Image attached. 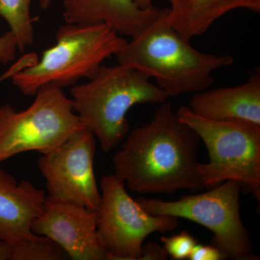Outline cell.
Returning a JSON list of instances; mask_svg holds the SVG:
<instances>
[{"instance_id": "6da1fadb", "label": "cell", "mask_w": 260, "mask_h": 260, "mask_svg": "<svg viewBox=\"0 0 260 260\" xmlns=\"http://www.w3.org/2000/svg\"><path fill=\"white\" fill-rule=\"evenodd\" d=\"M200 139L164 102L151 121L126 135L113 158L114 174L140 194H172L205 188L198 150Z\"/></svg>"}, {"instance_id": "7a4b0ae2", "label": "cell", "mask_w": 260, "mask_h": 260, "mask_svg": "<svg viewBox=\"0 0 260 260\" xmlns=\"http://www.w3.org/2000/svg\"><path fill=\"white\" fill-rule=\"evenodd\" d=\"M168 8L116 54L119 64L155 78L169 97L196 93L214 83L212 73L234 63L229 54L201 52L167 21Z\"/></svg>"}, {"instance_id": "3957f363", "label": "cell", "mask_w": 260, "mask_h": 260, "mask_svg": "<svg viewBox=\"0 0 260 260\" xmlns=\"http://www.w3.org/2000/svg\"><path fill=\"white\" fill-rule=\"evenodd\" d=\"M75 114L104 152L121 144L129 133L126 114L137 104H162L169 95L144 73L119 64H102L86 83L70 89Z\"/></svg>"}, {"instance_id": "277c9868", "label": "cell", "mask_w": 260, "mask_h": 260, "mask_svg": "<svg viewBox=\"0 0 260 260\" xmlns=\"http://www.w3.org/2000/svg\"><path fill=\"white\" fill-rule=\"evenodd\" d=\"M127 42L106 25L66 23L58 29L56 44L41 59L15 73L10 79L25 95H34L43 85L60 88L93 77L104 61L116 55Z\"/></svg>"}, {"instance_id": "5b68a950", "label": "cell", "mask_w": 260, "mask_h": 260, "mask_svg": "<svg viewBox=\"0 0 260 260\" xmlns=\"http://www.w3.org/2000/svg\"><path fill=\"white\" fill-rule=\"evenodd\" d=\"M178 118L199 136L209 161L198 165L205 188L228 180L239 181L260 200V125L243 121L206 119L182 105Z\"/></svg>"}, {"instance_id": "8992f818", "label": "cell", "mask_w": 260, "mask_h": 260, "mask_svg": "<svg viewBox=\"0 0 260 260\" xmlns=\"http://www.w3.org/2000/svg\"><path fill=\"white\" fill-rule=\"evenodd\" d=\"M25 110L0 107V162L29 151L47 154L84 129L62 88L46 84Z\"/></svg>"}, {"instance_id": "52a82bcc", "label": "cell", "mask_w": 260, "mask_h": 260, "mask_svg": "<svg viewBox=\"0 0 260 260\" xmlns=\"http://www.w3.org/2000/svg\"><path fill=\"white\" fill-rule=\"evenodd\" d=\"M242 184L228 180L198 194L182 196L176 201L140 198L137 201L153 215L187 219L209 229L213 245L233 259H255L247 229L240 215ZM256 258V257H255Z\"/></svg>"}, {"instance_id": "ba28073f", "label": "cell", "mask_w": 260, "mask_h": 260, "mask_svg": "<svg viewBox=\"0 0 260 260\" xmlns=\"http://www.w3.org/2000/svg\"><path fill=\"white\" fill-rule=\"evenodd\" d=\"M100 186L97 234L107 260H140L148 236L172 232L179 225L176 217L153 215L145 211L114 174L104 176Z\"/></svg>"}, {"instance_id": "9c48e42d", "label": "cell", "mask_w": 260, "mask_h": 260, "mask_svg": "<svg viewBox=\"0 0 260 260\" xmlns=\"http://www.w3.org/2000/svg\"><path fill=\"white\" fill-rule=\"evenodd\" d=\"M95 150L96 138L84 128L42 155L37 166L45 179L48 197L98 211L101 191L94 172Z\"/></svg>"}, {"instance_id": "30bf717a", "label": "cell", "mask_w": 260, "mask_h": 260, "mask_svg": "<svg viewBox=\"0 0 260 260\" xmlns=\"http://www.w3.org/2000/svg\"><path fill=\"white\" fill-rule=\"evenodd\" d=\"M98 220L96 210L47 196L31 230L55 242L72 259H107L98 237Z\"/></svg>"}, {"instance_id": "8fae6325", "label": "cell", "mask_w": 260, "mask_h": 260, "mask_svg": "<svg viewBox=\"0 0 260 260\" xmlns=\"http://www.w3.org/2000/svg\"><path fill=\"white\" fill-rule=\"evenodd\" d=\"M47 197L30 181L18 182L0 169V242L15 249L37 237L32 223L42 213Z\"/></svg>"}, {"instance_id": "7c38bea8", "label": "cell", "mask_w": 260, "mask_h": 260, "mask_svg": "<svg viewBox=\"0 0 260 260\" xmlns=\"http://www.w3.org/2000/svg\"><path fill=\"white\" fill-rule=\"evenodd\" d=\"M162 9L138 8L133 0H63L65 23L106 25L121 37L133 38L153 22Z\"/></svg>"}, {"instance_id": "4fadbf2b", "label": "cell", "mask_w": 260, "mask_h": 260, "mask_svg": "<svg viewBox=\"0 0 260 260\" xmlns=\"http://www.w3.org/2000/svg\"><path fill=\"white\" fill-rule=\"evenodd\" d=\"M188 107L206 119L247 121L260 125L259 69L242 85L194 93Z\"/></svg>"}, {"instance_id": "5bb4252c", "label": "cell", "mask_w": 260, "mask_h": 260, "mask_svg": "<svg viewBox=\"0 0 260 260\" xmlns=\"http://www.w3.org/2000/svg\"><path fill=\"white\" fill-rule=\"evenodd\" d=\"M170 4L168 23L189 41L204 34L217 20L232 10L260 13V0H173Z\"/></svg>"}, {"instance_id": "9a60e30c", "label": "cell", "mask_w": 260, "mask_h": 260, "mask_svg": "<svg viewBox=\"0 0 260 260\" xmlns=\"http://www.w3.org/2000/svg\"><path fill=\"white\" fill-rule=\"evenodd\" d=\"M31 3L32 0H0V16L9 25L20 52L34 43L36 18L30 14Z\"/></svg>"}, {"instance_id": "2e32d148", "label": "cell", "mask_w": 260, "mask_h": 260, "mask_svg": "<svg viewBox=\"0 0 260 260\" xmlns=\"http://www.w3.org/2000/svg\"><path fill=\"white\" fill-rule=\"evenodd\" d=\"M66 253L49 238L37 235L23 245L13 249L10 260H61Z\"/></svg>"}, {"instance_id": "e0dca14e", "label": "cell", "mask_w": 260, "mask_h": 260, "mask_svg": "<svg viewBox=\"0 0 260 260\" xmlns=\"http://www.w3.org/2000/svg\"><path fill=\"white\" fill-rule=\"evenodd\" d=\"M164 244V249L168 254L174 259H189L193 248L196 245V241L190 234L186 232L171 237H160Z\"/></svg>"}, {"instance_id": "ac0fdd59", "label": "cell", "mask_w": 260, "mask_h": 260, "mask_svg": "<svg viewBox=\"0 0 260 260\" xmlns=\"http://www.w3.org/2000/svg\"><path fill=\"white\" fill-rule=\"evenodd\" d=\"M17 50L16 40L10 30L0 36V63L7 64L14 61Z\"/></svg>"}, {"instance_id": "d6986e66", "label": "cell", "mask_w": 260, "mask_h": 260, "mask_svg": "<svg viewBox=\"0 0 260 260\" xmlns=\"http://www.w3.org/2000/svg\"><path fill=\"white\" fill-rule=\"evenodd\" d=\"M226 259L221 251L214 245L197 244L193 248L189 259L222 260Z\"/></svg>"}, {"instance_id": "ffe728a7", "label": "cell", "mask_w": 260, "mask_h": 260, "mask_svg": "<svg viewBox=\"0 0 260 260\" xmlns=\"http://www.w3.org/2000/svg\"><path fill=\"white\" fill-rule=\"evenodd\" d=\"M38 59H39V57H38L37 54L34 52L23 54L20 59L15 61L8 68V70H6L4 73L0 75V84L5 80L10 79L15 73H18L20 70L34 64V63L37 62Z\"/></svg>"}, {"instance_id": "44dd1931", "label": "cell", "mask_w": 260, "mask_h": 260, "mask_svg": "<svg viewBox=\"0 0 260 260\" xmlns=\"http://www.w3.org/2000/svg\"><path fill=\"white\" fill-rule=\"evenodd\" d=\"M167 257L168 254L164 247L155 243L148 242L143 245L140 260H164Z\"/></svg>"}, {"instance_id": "7402d4cb", "label": "cell", "mask_w": 260, "mask_h": 260, "mask_svg": "<svg viewBox=\"0 0 260 260\" xmlns=\"http://www.w3.org/2000/svg\"><path fill=\"white\" fill-rule=\"evenodd\" d=\"M13 249L6 243L0 242V260H10Z\"/></svg>"}, {"instance_id": "603a6c76", "label": "cell", "mask_w": 260, "mask_h": 260, "mask_svg": "<svg viewBox=\"0 0 260 260\" xmlns=\"http://www.w3.org/2000/svg\"><path fill=\"white\" fill-rule=\"evenodd\" d=\"M135 5L141 9H148L153 6V0H133ZM169 3H172L173 0H169Z\"/></svg>"}, {"instance_id": "cb8c5ba5", "label": "cell", "mask_w": 260, "mask_h": 260, "mask_svg": "<svg viewBox=\"0 0 260 260\" xmlns=\"http://www.w3.org/2000/svg\"><path fill=\"white\" fill-rule=\"evenodd\" d=\"M53 0H39V4L41 8L44 10H47L50 7L51 2Z\"/></svg>"}]
</instances>
